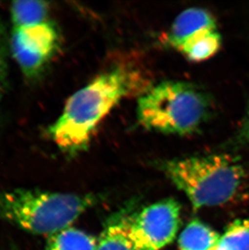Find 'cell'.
I'll return each instance as SVG.
<instances>
[{
    "label": "cell",
    "mask_w": 249,
    "mask_h": 250,
    "mask_svg": "<svg viewBox=\"0 0 249 250\" xmlns=\"http://www.w3.org/2000/svg\"><path fill=\"white\" fill-rule=\"evenodd\" d=\"M160 168L195 209L231 200L246 177L241 162L229 154L172 159L162 161Z\"/></svg>",
    "instance_id": "3957f363"
},
{
    "label": "cell",
    "mask_w": 249,
    "mask_h": 250,
    "mask_svg": "<svg viewBox=\"0 0 249 250\" xmlns=\"http://www.w3.org/2000/svg\"><path fill=\"white\" fill-rule=\"evenodd\" d=\"M209 95L195 85L167 81L149 87L137 106L139 124L165 135L186 136L202 129L211 113Z\"/></svg>",
    "instance_id": "7a4b0ae2"
},
{
    "label": "cell",
    "mask_w": 249,
    "mask_h": 250,
    "mask_svg": "<svg viewBox=\"0 0 249 250\" xmlns=\"http://www.w3.org/2000/svg\"><path fill=\"white\" fill-rule=\"evenodd\" d=\"M240 138L245 142L249 144V106L248 109L247 116L245 118V123L243 125L242 130H241V134H240Z\"/></svg>",
    "instance_id": "4fadbf2b"
},
{
    "label": "cell",
    "mask_w": 249,
    "mask_h": 250,
    "mask_svg": "<svg viewBox=\"0 0 249 250\" xmlns=\"http://www.w3.org/2000/svg\"><path fill=\"white\" fill-rule=\"evenodd\" d=\"M11 14L14 28L33 26L48 21L49 5L42 1H18L12 3Z\"/></svg>",
    "instance_id": "30bf717a"
},
{
    "label": "cell",
    "mask_w": 249,
    "mask_h": 250,
    "mask_svg": "<svg viewBox=\"0 0 249 250\" xmlns=\"http://www.w3.org/2000/svg\"><path fill=\"white\" fill-rule=\"evenodd\" d=\"M97 250H138L127 232L126 223L108 227L97 241Z\"/></svg>",
    "instance_id": "7c38bea8"
},
{
    "label": "cell",
    "mask_w": 249,
    "mask_h": 250,
    "mask_svg": "<svg viewBox=\"0 0 249 250\" xmlns=\"http://www.w3.org/2000/svg\"><path fill=\"white\" fill-rule=\"evenodd\" d=\"M145 83L134 66L118 65L100 74L74 93L49 135L68 155L84 150L104 118L125 97L139 92Z\"/></svg>",
    "instance_id": "6da1fadb"
},
{
    "label": "cell",
    "mask_w": 249,
    "mask_h": 250,
    "mask_svg": "<svg viewBox=\"0 0 249 250\" xmlns=\"http://www.w3.org/2000/svg\"><path fill=\"white\" fill-rule=\"evenodd\" d=\"M218 30L214 17L207 10L192 7L181 12L172 23L167 41L181 53L191 44Z\"/></svg>",
    "instance_id": "52a82bcc"
},
{
    "label": "cell",
    "mask_w": 249,
    "mask_h": 250,
    "mask_svg": "<svg viewBox=\"0 0 249 250\" xmlns=\"http://www.w3.org/2000/svg\"><path fill=\"white\" fill-rule=\"evenodd\" d=\"M59 45V36L50 23L14 28L11 40L12 54L23 73L32 77L39 73Z\"/></svg>",
    "instance_id": "8992f818"
},
{
    "label": "cell",
    "mask_w": 249,
    "mask_h": 250,
    "mask_svg": "<svg viewBox=\"0 0 249 250\" xmlns=\"http://www.w3.org/2000/svg\"><path fill=\"white\" fill-rule=\"evenodd\" d=\"M95 201L88 194L16 189L0 194V217L30 233L50 236L71 228Z\"/></svg>",
    "instance_id": "277c9868"
},
{
    "label": "cell",
    "mask_w": 249,
    "mask_h": 250,
    "mask_svg": "<svg viewBox=\"0 0 249 250\" xmlns=\"http://www.w3.org/2000/svg\"><path fill=\"white\" fill-rule=\"evenodd\" d=\"M217 250H249V219L229 224L221 235Z\"/></svg>",
    "instance_id": "8fae6325"
},
{
    "label": "cell",
    "mask_w": 249,
    "mask_h": 250,
    "mask_svg": "<svg viewBox=\"0 0 249 250\" xmlns=\"http://www.w3.org/2000/svg\"><path fill=\"white\" fill-rule=\"evenodd\" d=\"M221 235L199 220H193L179 236L180 250H217Z\"/></svg>",
    "instance_id": "ba28073f"
},
{
    "label": "cell",
    "mask_w": 249,
    "mask_h": 250,
    "mask_svg": "<svg viewBox=\"0 0 249 250\" xmlns=\"http://www.w3.org/2000/svg\"><path fill=\"white\" fill-rule=\"evenodd\" d=\"M97 239L85 231L68 229L49 236L45 250H97Z\"/></svg>",
    "instance_id": "9c48e42d"
},
{
    "label": "cell",
    "mask_w": 249,
    "mask_h": 250,
    "mask_svg": "<svg viewBox=\"0 0 249 250\" xmlns=\"http://www.w3.org/2000/svg\"><path fill=\"white\" fill-rule=\"evenodd\" d=\"M181 207L166 199L144 208L126 222L127 232L138 250H160L171 243L178 231Z\"/></svg>",
    "instance_id": "5b68a950"
}]
</instances>
